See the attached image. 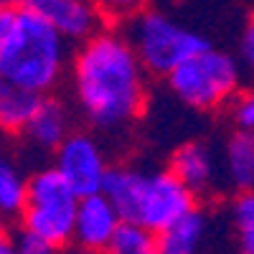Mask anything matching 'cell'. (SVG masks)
Segmentation results:
<instances>
[{"instance_id": "obj_17", "label": "cell", "mask_w": 254, "mask_h": 254, "mask_svg": "<svg viewBox=\"0 0 254 254\" xmlns=\"http://www.w3.org/2000/svg\"><path fill=\"white\" fill-rule=\"evenodd\" d=\"M104 254H158V234L132 221H122Z\"/></svg>"}, {"instance_id": "obj_18", "label": "cell", "mask_w": 254, "mask_h": 254, "mask_svg": "<svg viewBox=\"0 0 254 254\" xmlns=\"http://www.w3.org/2000/svg\"><path fill=\"white\" fill-rule=\"evenodd\" d=\"M229 117L234 130L254 135V84L244 92H237V97L229 104Z\"/></svg>"}, {"instance_id": "obj_2", "label": "cell", "mask_w": 254, "mask_h": 254, "mask_svg": "<svg viewBox=\"0 0 254 254\" xmlns=\"http://www.w3.org/2000/svg\"><path fill=\"white\" fill-rule=\"evenodd\" d=\"M102 193L115 203L122 221L140 224L153 234H160L198 206V196L171 168L140 171L132 165H112Z\"/></svg>"}, {"instance_id": "obj_13", "label": "cell", "mask_w": 254, "mask_h": 254, "mask_svg": "<svg viewBox=\"0 0 254 254\" xmlns=\"http://www.w3.org/2000/svg\"><path fill=\"white\" fill-rule=\"evenodd\" d=\"M5 137L8 135H0V214L5 221H10L20 219V214H23L28 176L23 173V165L18 163Z\"/></svg>"}, {"instance_id": "obj_11", "label": "cell", "mask_w": 254, "mask_h": 254, "mask_svg": "<svg viewBox=\"0 0 254 254\" xmlns=\"http://www.w3.org/2000/svg\"><path fill=\"white\" fill-rule=\"evenodd\" d=\"M41 15H46L69 44H81L92 38L97 31H102L104 18L94 0H56Z\"/></svg>"}, {"instance_id": "obj_15", "label": "cell", "mask_w": 254, "mask_h": 254, "mask_svg": "<svg viewBox=\"0 0 254 254\" xmlns=\"http://www.w3.org/2000/svg\"><path fill=\"white\" fill-rule=\"evenodd\" d=\"M221 168L226 183L234 190L254 188V135L234 130L224 142Z\"/></svg>"}, {"instance_id": "obj_12", "label": "cell", "mask_w": 254, "mask_h": 254, "mask_svg": "<svg viewBox=\"0 0 254 254\" xmlns=\"http://www.w3.org/2000/svg\"><path fill=\"white\" fill-rule=\"evenodd\" d=\"M208 214L196 206L158 234V254H201L208 239Z\"/></svg>"}, {"instance_id": "obj_1", "label": "cell", "mask_w": 254, "mask_h": 254, "mask_svg": "<svg viewBox=\"0 0 254 254\" xmlns=\"http://www.w3.org/2000/svg\"><path fill=\"white\" fill-rule=\"evenodd\" d=\"M69 74L76 110L97 132L117 135L142 115L147 71L125 31L102 28L81 41Z\"/></svg>"}, {"instance_id": "obj_4", "label": "cell", "mask_w": 254, "mask_h": 254, "mask_svg": "<svg viewBox=\"0 0 254 254\" xmlns=\"http://www.w3.org/2000/svg\"><path fill=\"white\" fill-rule=\"evenodd\" d=\"M242 61L229 51L206 46L165 76L178 102L196 112H214L237 97L242 87Z\"/></svg>"}, {"instance_id": "obj_7", "label": "cell", "mask_w": 254, "mask_h": 254, "mask_svg": "<svg viewBox=\"0 0 254 254\" xmlns=\"http://www.w3.org/2000/svg\"><path fill=\"white\" fill-rule=\"evenodd\" d=\"M51 158L54 168L79 196L99 193L112 168L107 153H104V145L89 130H71Z\"/></svg>"}, {"instance_id": "obj_6", "label": "cell", "mask_w": 254, "mask_h": 254, "mask_svg": "<svg viewBox=\"0 0 254 254\" xmlns=\"http://www.w3.org/2000/svg\"><path fill=\"white\" fill-rule=\"evenodd\" d=\"M79 193L64 181L54 165L36 168L28 176L26 206L20 214V226L46 237L56 247L66 249L74 242V221L79 208Z\"/></svg>"}, {"instance_id": "obj_5", "label": "cell", "mask_w": 254, "mask_h": 254, "mask_svg": "<svg viewBox=\"0 0 254 254\" xmlns=\"http://www.w3.org/2000/svg\"><path fill=\"white\" fill-rule=\"evenodd\" d=\"M125 36L132 44L147 74L168 76L178 64L211 46L206 36L181 26L176 18L160 10H140L127 18Z\"/></svg>"}, {"instance_id": "obj_16", "label": "cell", "mask_w": 254, "mask_h": 254, "mask_svg": "<svg viewBox=\"0 0 254 254\" xmlns=\"http://www.w3.org/2000/svg\"><path fill=\"white\" fill-rule=\"evenodd\" d=\"M229 224L237 254H254V188L237 190L229 201Z\"/></svg>"}, {"instance_id": "obj_23", "label": "cell", "mask_w": 254, "mask_h": 254, "mask_svg": "<svg viewBox=\"0 0 254 254\" xmlns=\"http://www.w3.org/2000/svg\"><path fill=\"white\" fill-rule=\"evenodd\" d=\"M56 0H10V5L23 8V10H33V13H46L49 5H54Z\"/></svg>"}, {"instance_id": "obj_24", "label": "cell", "mask_w": 254, "mask_h": 254, "mask_svg": "<svg viewBox=\"0 0 254 254\" xmlns=\"http://www.w3.org/2000/svg\"><path fill=\"white\" fill-rule=\"evenodd\" d=\"M0 254H20L18 247H15L13 234H8V231H3V229H0Z\"/></svg>"}, {"instance_id": "obj_14", "label": "cell", "mask_w": 254, "mask_h": 254, "mask_svg": "<svg viewBox=\"0 0 254 254\" xmlns=\"http://www.w3.org/2000/svg\"><path fill=\"white\" fill-rule=\"evenodd\" d=\"M41 99L44 94H36L0 76V135L10 137L23 132Z\"/></svg>"}, {"instance_id": "obj_21", "label": "cell", "mask_w": 254, "mask_h": 254, "mask_svg": "<svg viewBox=\"0 0 254 254\" xmlns=\"http://www.w3.org/2000/svg\"><path fill=\"white\" fill-rule=\"evenodd\" d=\"M239 61H242V66L254 76V13L249 15V20L244 23V31H242V41H239Z\"/></svg>"}, {"instance_id": "obj_19", "label": "cell", "mask_w": 254, "mask_h": 254, "mask_svg": "<svg viewBox=\"0 0 254 254\" xmlns=\"http://www.w3.org/2000/svg\"><path fill=\"white\" fill-rule=\"evenodd\" d=\"M13 239H15V247L20 254H59L61 252V247H56L46 237L36 234V231H28L23 226H18L13 231Z\"/></svg>"}, {"instance_id": "obj_10", "label": "cell", "mask_w": 254, "mask_h": 254, "mask_svg": "<svg viewBox=\"0 0 254 254\" xmlns=\"http://www.w3.org/2000/svg\"><path fill=\"white\" fill-rule=\"evenodd\" d=\"M168 168L193 190L196 196H203L214 188V178H216V160L211 147L201 140H188L181 142L176 150L171 153Z\"/></svg>"}, {"instance_id": "obj_26", "label": "cell", "mask_w": 254, "mask_h": 254, "mask_svg": "<svg viewBox=\"0 0 254 254\" xmlns=\"http://www.w3.org/2000/svg\"><path fill=\"white\" fill-rule=\"evenodd\" d=\"M74 254H94V252H84V249H79V247H76V252H74Z\"/></svg>"}, {"instance_id": "obj_8", "label": "cell", "mask_w": 254, "mask_h": 254, "mask_svg": "<svg viewBox=\"0 0 254 254\" xmlns=\"http://www.w3.org/2000/svg\"><path fill=\"white\" fill-rule=\"evenodd\" d=\"M120 224H122L120 211L102 190L81 196L76 208V221H74V247L84 252L104 254V249L115 239Z\"/></svg>"}, {"instance_id": "obj_3", "label": "cell", "mask_w": 254, "mask_h": 254, "mask_svg": "<svg viewBox=\"0 0 254 254\" xmlns=\"http://www.w3.org/2000/svg\"><path fill=\"white\" fill-rule=\"evenodd\" d=\"M71 66L69 41L46 15L18 8L15 26L0 49V76L36 94H51Z\"/></svg>"}, {"instance_id": "obj_22", "label": "cell", "mask_w": 254, "mask_h": 254, "mask_svg": "<svg viewBox=\"0 0 254 254\" xmlns=\"http://www.w3.org/2000/svg\"><path fill=\"white\" fill-rule=\"evenodd\" d=\"M15 18H18V8L15 5H5L3 10H0V49H3V44L8 41L13 26H15Z\"/></svg>"}, {"instance_id": "obj_9", "label": "cell", "mask_w": 254, "mask_h": 254, "mask_svg": "<svg viewBox=\"0 0 254 254\" xmlns=\"http://www.w3.org/2000/svg\"><path fill=\"white\" fill-rule=\"evenodd\" d=\"M71 132V115L69 107L59 97L46 94L38 102L36 112L31 115L26 130L20 132L26 145L38 155H54L56 147Z\"/></svg>"}, {"instance_id": "obj_20", "label": "cell", "mask_w": 254, "mask_h": 254, "mask_svg": "<svg viewBox=\"0 0 254 254\" xmlns=\"http://www.w3.org/2000/svg\"><path fill=\"white\" fill-rule=\"evenodd\" d=\"M94 3L99 5L104 18L112 20H127L145 8V0H94Z\"/></svg>"}, {"instance_id": "obj_27", "label": "cell", "mask_w": 254, "mask_h": 254, "mask_svg": "<svg viewBox=\"0 0 254 254\" xmlns=\"http://www.w3.org/2000/svg\"><path fill=\"white\" fill-rule=\"evenodd\" d=\"M3 221H5V219H3V214H0V224H3Z\"/></svg>"}, {"instance_id": "obj_25", "label": "cell", "mask_w": 254, "mask_h": 254, "mask_svg": "<svg viewBox=\"0 0 254 254\" xmlns=\"http://www.w3.org/2000/svg\"><path fill=\"white\" fill-rule=\"evenodd\" d=\"M5 5H10V0H0V10H3Z\"/></svg>"}]
</instances>
